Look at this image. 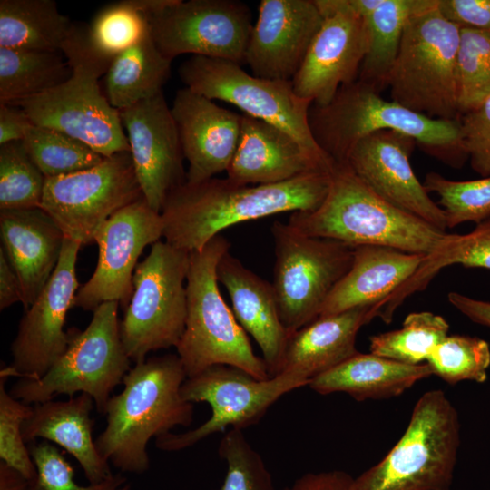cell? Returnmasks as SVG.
Returning <instances> with one entry per match:
<instances>
[{
    "mask_svg": "<svg viewBox=\"0 0 490 490\" xmlns=\"http://www.w3.org/2000/svg\"><path fill=\"white\" fill-rule=\"evenodd\" d=\"M330 172L261 185L216 177L185 181L169 193L160 212L164 241L191 253L232 225L281 212L314 211L328 192Z\"/></svg>",
    "mask_w": 490,
    "mask_h": 490,
    "instance_id": "obj_1",
    "label": "cell"
},
{
    "mask_svg": "<svg viewBox=\"0 0 490 490\" xmlns=\"http://www.w3.org/2000/svg\"><path fill=\"white\" fill-rule=\"evenodd\" d=\"M186 378L177 354L147 358L124 376L123 389L109 398L106 426L95 439L101 455L121 473L147 472L150 440L191 424L193 403L181 393Z\"/></svg>",
    "mask_w": 490,
    "mask_h": 490,
    "instance_id": "obj_2",
    "label": "cell"
},
{
    "mask_svg": "<svg viewBox=\"0 0 490 490\" xmlns=\"http://www.w3.org/2000/svg\"><path fill=\"white\" fill-rule=\"evenodd\" d=\"M309 124L315 142L334 162L344 163L356 143L384 130L413 138L426 153L454 168L468 160L458 119L416 113L385 100L374 85L358 79L341 86L328 104L312 103Z\"/></svg>",
    "mask_w": 490,
    "mask_h": 490,
    "instance_id": "obj_3",
    "label": "cell"
},
{
    "mask_svg": "<svg viewBox=\"0 0 490 490\" xmlns=\"http://www.w3.org/2000/svg\"><path fill=\"white\" fill-rule=\"evenodd\" d=\"M288 223L311 237L350 247L384 246L427 256L448 233L391 204L346 163L335 162L323 202L311 211H295Z\"/></svg>",
    "mask_w": 490,
    "mask_h": 490,
    "instance_id": "obj_4",
    "label": "cell"
},
{
    "mask_svg": "<svg viewBox=\"0 0 490 490\" xmlns=\"http://www.w3.org/2000/svg\"><path fill=\"white\" fill-rule=\"evenodd\" d=\"M61 53L72 68L71 76L54 89L14 105L33 124L72 136L103 157L130 152L119 111L99 84L112 61L90 47L83 25H74Z\"/></svg>",
    "mask_w": 490,
    "mask_h": 490,
    "instance_id": "obj_5",
    "label": "cell"
},
{
    "mask_svg": "<svg viewBox=\"0 0 490 490\" xmlns=\"http://www.w3.org/2000/svg\"><path fill=\"white\" fill-rule=\"evenodd\" d=\"M230 244L217 235L202 250L190 253L186 279L187 316L176 346L187 377L215 365L233 366L260 380L271 377L218 286L217 266Z\"/></svg>",
    "mask_w": 490,
    "mask_h": 490,
    "instance_id": "obj_6",
    "label": "cell"
},
{
    "mask_svg": "<svg viewBox=\"0 0 490 490\" xmlns=\"http://www.w3.org/2000/svg\"><path fill=\"white\" fill-rule=\"evenodd\" d=\"M459 445L456 407L444 391H426L403 436L381 461L353 479V490H449Z\"/></svg>",
    "mask_w": 490,
    "mask_h": 490,
    "instance_id": "obj_7",
    "label": "cell"
},
{
    "mask_svg": "<svg viewBox=\"0 0 490 490\" xmlns=\"http://www.w3.org/2000/svg\"><path fill=\"white\" fill-rule=\"evenodd\" d=\"M460 27L436 4L413 15L386 80L391 100L430 118L456 120V54Z\"/></svg>",
    "mask_w": 490,
    "mask_h": 490,
    "instance_id": "obj_8",
    "label": "cell"
},
{
    "mask_svg": "<svg viewBox=\"0 0 490 490\" xmlns=\"http://www.w3.org/2000/svg\"><path fill=\"white\" fill-rule=\"evenodd\" d=\"M119 302L108 301L93 311L84 330L69 331L65 352L37 380L20 378L9 393L28 405L46 402L59 395H90L103 415L111 393L131 369L122 345L118 318Z\"/></svg>",
    "mask_w": 490,
    "mask_h": 490,
    "instance_id": "obj_9",
    "label": "cell"
},
{
    "mask_svg": "<svg viewBox=\"0 0 490 490\" xmlns=\"http://www.w3.org/2000/svg\"><path fill=\"white\" fill-rule=\"evenodd\" d=\"M190 253L158 240L139 262L133 291L120 321V337L131 361L178 345L187 316L186 279Z\"/></svg>",
    "mask_w": 490,
    "mask_h": 490,
    "instance_id": "obj_10",
    "label": "cell"
},
{
    "mask_svg": "<svg viewBox=\"0 0 490 490\" xmlns=\"http://www.w3.org/2000/svg\"><path fill=\"white\" fill-rule=\"evenodd\" d=\"M272 288L280 320L290 336L320 316L330 292L348 271L354 248L308 236L288 222L271 226Z\"/></svg>",
    "mask_w": 490,
    "mask_h": 490,
    "instance_id": "obj_11",
    "label": "cell"
},
{
    "mask_svg": "<svg viewBox=\"0 0 490 490\" xmlns=\"http://www.w3.org/2000/svg\"><path fill=\"white\" fill-rule=\"evenodd\" d=\"M179 75L191 91L231 103L244 114L286 131L317 157L333 162L312 136L309 124L312 102L295 93L292 81L260 78L236 63L201 55L185 60Z\"/></svg>",
    "mask_w": 490,
    "mask_h": 490,
    "instance_id": "obj_12",
    "label": "cell"
},
{
    "mask_svg": "<svg viewBox=\"0 0 490 490\" xmlns=\"http://www.w3.org/2000/svg\"><path fill=\"white\" fill-rule=\"evenodd\" d=\"M308 384L307 380L289 374L260 380L233 366L210 367L187 377L181 393L188 402L208 403L211 408V417L187 432H170L157 437L155 446L162 451L175 452L212 434L224 432L229 426L243 430L258 423L283 395Z\"/></svg>",
    "mask_w": 490,
    "mask_h": 490,
    "instance_id": "obj_13",
    "label": "cell"
},
{
    "mask_svg": "<svg viewBox=\"0 0 490 490\" xmlns=\"http://www.w3.org/2000/svg\"><path fill=\"white\" fill-rule=\"evenodd\" d=\"M142 197L131 153L122 152L89 169L46 178L41 208L66 239L85 245L113 214Z\"/></svg>",
    "mask_w": 490,
    "mask_h": 490,
    "instance_id": "obj_14",
    "label": "cell"
},
{
    "mask_svg": "<svg viewBox=\"0 0 490 490\" xmlns=\"http://www.w3.org/2000/svg\"><path fill=\"white\" fill-rule=\"evenodd\" d=\"M152 39L169 60L190 54L244 64L251 13L236 0H160L148 14Z\"/></svg>",
    "mask_w": 490,
    "mask_h": 490,
    "instance_id": "obj_15",
    "label": "cell"
},
{
    "mask_svg": "<svg viewBox=\"0 0 490 490\" xmlns=\"http://www.w3.org/2000/svg\"><path fill=\"white\" fill-rule=\"evenodd\" d=\"M162 229L161 214L143 197L113 214L95 234L97 264L79 287L73 307L93 311L104 302L117 301L126 308L138 259L146 246L160 240Z\"/></svg>",
    "mask_w": 490,
    "mask_h": 490,
    "instance_id": "obj_16",
    "label": "cell"
},
{
    "mask_svg": "<svg viewBox=\"0 0 490 490\" xmlns=\"http://www.w3.org/2000/svg\"><path fill=\"white\" fill-rule=\"evenodd\" d=\"M82 244L64 239L58 264L48 282L20 319L10 351V377L40 379L65 352L70 336L64 329L79 289L76 261Z\"/></svg>",
    "mask_w": 490,
    "mask_h": 490,
    "instance_id": "obj_17",
    "label": "cell"
},
{
    "mask_svg": "<svg viewBox=\"0 0 490 490\" xmlns=\"http://www.w3.org/2000/svg\"><path fill=\"white\" fill-rule=\"evenodd\" d=\"M322 24L292 79L295 93L328 104L338 89L358 80L368 48L366 20L349 0H316Z\"/></svg>",
    "mask_w": 490,
    "mask_h": 490,
    "instance_id": "obj_18",
    "label": "cell"
},
{
    "mask_svg": "<svg viewBox=\"0 0 490 490\" xmlns=\"http://www.w3.org/2000/svg\"><path fill=\"white\" fill-rule=\"evenodd\" d=\"M142 196L157 212L186 181L178 127L162 92L119 111Z\"/></svg>",
    "mask_w": 490,
    "mask_h": 490,
    "instance_id": "obj_19",
    "label": "cell"
},
{
    "mask_svg": "<svg viewBox=\"0 0 490 490\" xmlns=\"http://www.w3.org/2000/svg\"><path fill=\"white\" fill-rule=\"evenodd\" d=\"M416 142L403 133L384 130L356 143L346 163L380 197L446 231L443 209L429 196L410 163Z\"/></svg>",
    "mask_w": 490,
    "mask_h": 490,
    "instance_id": "obj_20",
    "label": "cell"
},
{
    "mask_svg": "<svg viewBox=\"0 0 490 490\" xmlns=\"http://www.w3.org/2000/svg\"><path fill=\"white\" fill-rule=\"evenodd\" d=\"M323 21L316 0H262L244 64L253 75L292 81Z\"/></svg>",
    "mask_w": 490,
    "mask_h": 490,
    "instance_id": "obj_21",
    "label": "cell"
},
{
    "mask_svg": "<svg viewBox=\"0 0 490 490\" xmlns=\"http://www.w3.org/2000/svg\"><path fill=\"white\" fill-rule=\"evenodd\" d=\"M171 111L189 162L186 181L197 183L227 172L240 139L242 115L186 87L176 92Z\"/></svg>",
    "mask_w": 490,
    "mask_h": 490,
    "instance_id": "obj_22",
    "label": "cell"
},
{
    "mask_svg": "<svg viewBox=\"0 0 490 490\" xmlns=\"http://www.w3.org/2000/svg\"><path fill=\"white\" fill-rule=\"evenodd\" d=\"M334 163L314 155L286 131L244 114L239 145L226 172L239 184H274L309 172H329Z\"/></svg>",
    "mask_w": 490,
    "mask_h": 490,
    "instance_id": "obj_23",
    "label": "cell"
},
{
    "mask_svg": "<svg viewBox=\"0 0 490 490\" xmlns=\"http://www.w3.org/2000/svg\"><path fill=\"white\" fill-rule=\"evenodd\" d=\"M1 249L15 271L27 310L54 271L64 235L41 207L0 211Z\"/></svg>",
    "mask_w": 490,
    "mask_h": 490,
    "instance_id": "obj_24",
    "label": "cell"
},
{
    "mask_svg": "<svg viewBox=\"0 0 490 490\" xmlns=\"http://www.w3.org/2000/svg\"><path fill=\"white\" fill-rule=\"evenodd\" d=\"M382 311L383 306L376 304L319 316L289 336L279 375H294L309 383L346 361L358 353L359 329L374 318H381Z\"/></svg>",
    "mask_w": 490,
    "mask_h": 490,
    "instance_id": "obj_25",
    "label": "cell"
},
{
    "mask_svg": "<svg viewBox=\"0 0 490 490\" xmlns=\"http://www.w3.org/2000/svg\"><path fill=\"white\" fill-rule=\"evenodd\" d=\"M217 278L230 297L238 322L260 348L269 375H279L289 335L280 320L271 283L246 268L230 250L218 263Z\"/></svg>",
    "mask_w": 490,
    "mask_h": 490,
    "instance_id": "obj_26",
    "label": "cell"
},
{
    "mask_svg": "<svg viewBox=\"0 0 490 490\" xmlns=\"http://www.w3.org/2000/svg\"><path fill=\"white\" fill-rule=\"evenodd\" d=\"M425 257L384 246L355 247L352 264L328 295L320 316L368 305L381 304L384 309Z\"/></svg>",
    "mask_w": 490,
    "mask_h": 490,
    "instance_id": "obj_27",
    "label": "cell"
},
{
    "mask_svg": "<svg viewBox=\"0 0 490 490\" xmlns=\"http://www.w3.org/2000/svg\"><path fill=\"white\" fill-rule=\"evenodd\" d=\"M93 397L86 393L67 400L34 404L22 426L26 444L43 438L58 445L77 460L91 484L99 483L113 473L93 437Z\"/></svg>",
    "mask_w": 490,
    "mask_h": 490,
    "instance_id": "obj_28",
    "label": "cell"
},
{
    "mask_svg": "<svg viewBox=\"0 0 490 490\" xmlns=\"http://www.w3.org/2000/svg\"><path fill=\"white\" fill-rule=\"evenodd\" d=\"M432 375L427 363L407 365L358 352L312 378L308 386L321 395L343 392L358 401L385 399L401 395Z\"/></svg>",
    "mask_w": 490,
    "mask_h": 490,
    "instance_id": "obj_29",
    "label": "cell"
},
{
    "mask_svg": "<svg viewBox=\"0 0 490 490\" xmlns=\"http://www.w3.org/2000/svg\"><path fill=\"white\" fill-rule=\"evenodd\" d=\"M171 65L150 32L112 60L103 75L104 95L118 111L152 97L162 92Z\"/></svg>",
    "mask_w": 490,
    "mask_h": 490,
    "instance_id": "obj_30",
    "label": "cell"
},
{
    "mask_svg": "<svg viewBox=\"0 0 490 490\" xmlns=\"http://www.w3.org/2000/svg\"><path fill=\"white\" fill-rule=\"evenodd\" d=\"M74 25L53 0L0 1V47L61 53Z\"/></svg>",
    "mask_w": 490,
    "mask_h": 490,
    "instance_id": "obj_31",
    "label": "cell"
},
{
    "mask_svg": "<svg viewBox=\"0 0 490 490\" xmlns=\"http://www.w3.org/2000/svg\"><path fill=\"white\" fill-rule=\"evenodd\" d=\"M71 74L62 53L0 47V104L14 105L44 93Z\"/></svg>",
    "mask_w": 490,
    "mask_h": 490,
    "instance_id": "obj_32",
    "label": "cell"
},
{
    "mask_svg": "<svg viewBox=\"0 0 490 490\" xmlns=\"http://www.w3.org/2000/svg\"><path fill=\"white\" fill-rule=\"evenodd\" d=\"M436 0H383L364 17L368 30V48L358 80L386 88V80L396 59L404 29L415 14L433 6Z\"/></svg>",
    "mask_w": 490,
    "mask_h": 490,
    "instance_id": "obj_33",
    "label": "cell"
},
{
    "mask_svg": "<svg viewBox=\"0 0 490 490\" xmlns=\"http://www.w3.org/2000/svg\"><path fill=\"white\" fill-rule=\"evenodd\" d=\"M454 264L490 270V216L466 234H448L443 244L425 257L416 272L390 298L396 309L411 293L425 288L440 270Z\"/></svg>",
    "mask_w": 490,
    "mask_h": 490,
    "instance_id": "obj_34",
    "label": "cell"
},
{
    "mask_svg": "<svg viewBox=\"0 0 490 490\" xmlns=\"http://www.w3.org/2000/svg\"><path fill=\"white\" fill-rule=\"evenodd\" d=\"M159 0H122L101 9L86 26L90 47L112 61L150 32L148 14Z\"/></svg>",
    "mask_w": 490,
    "mask_h": 490,
    "instance_id": "obj_35",
    "label": "cell"
},
{
    "mask_svg": "<svg viewBox=\"0 0 490 490\" xmlns=\"http://www.w3.org/2000/svg\"><path fill=\"white\" fill-rule=\"evenodd\" d=\"M449 325L429 311L408 314L398 329L369 338L370 353L407 365L426 363L432 351L447 336Z\"/></svg>",
    "mask_w": 490,
    "mask_h": 490,
    "instance_id": "obj_36",
    "label": "cell"
},
{
    "mask_svg": "<svg viewBox=\"0 0 490 490\" xmlns=\"http://www.w3.org/2000/svg\"><path fill=\"white\" fill-rule=\"evenodd\" d=\"M23 142L27 153L45 178L89 169L104 158L72 136L34 124L28 129Z\"/></svg>",
    "mask_w": 490,
    "mask_h": 490,
    "instance_id": "obj_37",
    "label": "cell"
},
{
    "mask_svg": "<svg viewBox=\"0 0 490 490\" xmlns=\"http://www.w3.org/2000/svg\"><path fill=\"white\" fill-rule=\"evenodd\" d=\"M456 93L460 115L490 95V33L460 27Z\"/></svg>",
    "mask_w": 490,
    "mask_h": 490,
    "instance_id": "obj_38",
    "label": "cell"
},
{
    "mask_svg": "<svg viewBox=\"0 0 490 490\" xmlns=\"http://www.w3.org/2000/svg\"><path fill=\"white\" fill-rule=\"evenodd\" d=\"M45 180L23 141L0 146V211L41 207Z\"/></svg>",
    "mask_w": 490,
    "mask_h": 490,
    "instance_id": "obj_39",
    "label": "cell"
},
{
    "mask_svg": "<svg viewBox=\"0 0 490 490\" xmlns=\"http://www.w3.org/2000/svg\"><path fill=\"white\" fill-rule=\"evenodd\" d=\"M433 375L450 385L463 380L484 383L490 366V347L485 339L448 335L426 360Z\"/></svg>",
    "mask_w": 490,
    "mask_h": 490,
    "instance_id": "obj_40",
    "label": "cell"
},
{
    "mask_svg": "<svg viewBox=\"0 0 490 490\" xmlns=\"http://www.w3.org/2000/svg\"><path fill=\"white\" fill-rule=\"evenodd\" d=\"M423 185L428 193L438 196L447 228L468 221L477 224L490 216V176L452 181L432 172L426 175Z\"/></svg>",
    "mask_w": 490,
    "mask_h": 490,
    "instance_id": "obj_41",
    "label": "cell"
},
{
    "mask_svg": "<svg viewBox=\"0 0 490 490\" xmlns=\"http://www.w3.org/2000/svg\"><path fill=\"white\" fill-rule=\"evenodd\" d=\"M218 451L227 465L220 490H275L271 474L243 430L230 428L220 439Z\"/></svg>",
    "mask_w": 490,
    "mask_h": 490,
    "instance_id": "obj_42",
    "label": "cell"
},
{
    "mask_svg": "<svg viewBox=\"0 0 490 490\" xmlns=\"http://www.w3.org/2000/svg\"><path fill=\"white\" fill-rule=\"evenodd\" d=\"M30 455L36 467V476L29 490H130L131 484L121 472L112 473L104 480L81 485L74 480V470L63 453L47 441L32 443Z\"/></svg>",
    "mask_w": 490,
    "mask_h": 490,
    "instance_id": "obj_43",
    "label": "cell"
},
{
    "mask_svg": "<svg viewBox=\"0 0 490 490\" xmlns=\"http://www.w3.org/2000/svg\"><path fill=\"white\" fill-rule=\"evenodd\" d=\"M10 376L0 372V459L19 471L28 481L36 476V467L23 437L22 426L31 415L33 405L14 397L5 388Z\"/></svg>",
    "mask_w": 490,
    "mask_h": 490,
    "instance_id": "obj_44",
    "label": "cell"
},
{
    "mask_svg": "<svg viewBox=\"0 0 490 490\" xmlns=\"http://www.w3.org/2000/svg\"><path fill=\"white\" fill-rule=\"evenodd\" d=\"M458 120L472 169L481 177L490 176V95Z\"/></svg>",
    "mask_w": 490,
    "mask_h": 490,
    "instance_id": "obj_45",
    "label": "cell"
},
{
    "mask_svg": "<svg viewBox=\"0 0 490 490\" xmlns=\"http://www.w3.org/2000/svg\"><path fill=\"white\" fill-rule=\"evenodd\" d=\"M437 8L459 27L490 33V0H437Z\"/></svg>",
    "mask_w": 490,
    "mask_h": 490,
    "instance_id": "obj_46",
    "label": "cell"
},
{
    "mask_svg": "<svg viewBox=\"0 0 490 490\" xmlns=\"http://www.w3.org/2000/svg\"><path fill=\"white\" fill-rule=\"evenodd\" d=\"M353 479L339 470L307 473L282 490H353Z\"/></svg>",
    "mask_w": 490,
    "mask_h": 490,
    "instance_id": "obj_47",
    "label": "cell"
},
{
    "mask_svg": "<svg viewBox=\"0 0 490 490\" xmlns=\"http://www.w3.org/2000/svg\"><path fill=\"white\" fill-rule=\"evenodd\" d=\"M32 124L20 107L0 104V146L23 141Z\"/></svg>",
    "mask_w": 490,
    "mask_h": 490,
    "instance_id": "obj_48",
    "label": "cell"
},
{
    "mask_svg": "<svg viewBox=\"0 0 490 490\" xmlns=\"http://www.w3.org/2000/svg\"><path fill=\"white\" fill-rule=\"evenodd\" d=\"M16 302L22 303L20 281L0 248V309L4 310Z\"/></svg>",
    "mask_w": 490,
    "mask_h": 490,
    "instance_id": "obj_49",
    "label": "cell"
},
{
    "mask_svg": "<svg viewBox=\"0 0 490 490\" xmlns=\"http://www.w3.org/2000/svg\"><path fill=\"white\" fill-rule=\"evenodd\" d=\"M449 303L472 321L490 328V302L449 292Z\"/></svg>",
    "mask_w": 490,
    "mask_h": 490,
    "instance_id": "obj_50",
    "label": "cell"
},
{
    "mask_svg": "<svg viewBox=\"0 0 490 490\" xmlns=\"http://www.w3.org/2000/svg\"><path fill=\"white\" fill-rule=\"evenodd\" d=\"M28 481L19 471L0 462V490H29Z\"/></svg>",
    "mask_w": 490,
    "mask_h": 490,
    "instance_id": "obj_51",
    "label": "cell"
}]
</instances>
